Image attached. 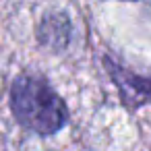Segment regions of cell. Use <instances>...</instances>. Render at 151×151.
I'll use <instances>...</instances> for the list:
<instances>
[{
  "instance_id": "3957f363",
  "label": "cell",
  "mask_w": 151,
  "mask_h": 151,
  "mask_svg": "<svg viewBox=\"0 0 151 151\" xmlns=\"http://www.w3.org/2000/svg\"><path fill=\"white\" fill-rule=\"evenodd\" d=\"M70 25L64 15H48L40 25V37L44 44L52 48H62L68 42Z\"/></svg>"
},
{
  "instance_id": "7a4b0ae2",
  "label": "cell",
  "mask_w": 151,
  "mask_h": 151,
  "mask_svg": "<svg viewBox=\"0 0 151 151\" xmlns=\"http://www.w3.org/2000/svg\"><path fill=\"white\" fill-rule=\"evenodd\" d=\"M106 64H108V70H110L118 91L122 93V99L126 106L139 108L143 104H151V81L149 79L137 77L110 60H106Z\"/></svg>"
},
{
  "instance_id": "6da1fadb",
  "label": "cell",
  "mask_w": 151,
  "mask_h": 151,
  "mask_svg": "<svg viewBox=\"0 0 151 151\" xmlns=\"http://www.w3.org/2000/svg\"><path fill=\"white\" fill-rule=\"evenodd\" d=\"M11 108L21 126L52 134L68 122V110L60 95L40 75H21L11 89Z\"/></svg>"
}]
</instances>
